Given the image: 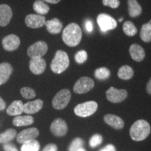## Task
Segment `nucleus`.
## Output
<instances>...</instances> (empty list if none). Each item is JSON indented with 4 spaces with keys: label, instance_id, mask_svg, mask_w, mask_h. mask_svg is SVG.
<instances>
[{
    "label": "nucleus",
    "instance_id": "obj_22",
    "mask_svg": "<svg viewBox=\"0 0 151 151\" xmlns=\"http://www.w3.org/2000/svg\"><path fill=\"white\" fill-rule=\"evenodd\" d=\"M127 8L129 15L132 18L140 16L142 13V7L137 0H127Z\"/></svg>",
    "mask_w": 151,
    "mask_h": 151
},
{
    "label": "nucleus",
    "instance_id": "obj_10",
    "mask_svg": "<svg viewBox=\"0 0 151 151\" xmlns=\"http://www.w3.org/2000/svg\"><path fill=\"white\" fill-rule=\"evenodd\" d=\"M39 135V131L37 128H28L20 132L16 136V140L19 143L23 144L24 143L29 142L30 141L35 140Z\"/></svg>",
    "mask_w": 151,
    "mask_h": 151
},
{
    "label": "nucleus",
    "instance_id": "obj_28",
    "mask_svg": "<svg viewBox=\"0 0 151 151\" xmlns=\"http://www.w3.org/2000/svg\"><path fill=\"white\" fill-rule=\"evenodd\" d=\"M140 37L142 39V41L146 43H148L151 41V28L148 23L143 24L142 27H141Z\"/></svg>",
    "mask_w": 151,
    "mask_h": 151
},
{
    "label": "nucleus",
    "instance_id": "obj_2",
    "mask_svg": "<svg viewBox=\"0 0 151 151\" xmlns=\"http://www.w3.org/2000/svg\"><path fill=\"white\" fill-rule=\"evenodd\" d=\"M150 131V125L148 122L145 120H139L134 122L130 127L129 134L132 140L141 141L148 137Z\"/></svg>",
    "mask_w": 151,
    "mask_h": 151
},
{
    "label": "nucleus",
    "instance_id": "obj_23",
    "mask_svg": "<svg viewBox=\"0 0 151 151\" xmlns=\"http://www.w3.org/2000/svg\"><path fill=\"white\" fill-rule=\"evenodd\" d=\"M35 119L31 116H17L13 120V124L16 127H22L33 124Z\"/></svg>",
    "mask_w": 151,
    "mask_h": 151
},
{
    "label": "nucleus",
    "instance_id": "obj_21",
    "mask_svg": "<svg viewBox=\"0 0 151 151\" xmlns=\"http://www.w3.org/2000/svg\"><path fill=\"white\" fill-rule=\"evenodd\" d=\"M23 103L20 100H15L6 109L7 114L9 116H20L23 112Z\"/></svg>",
    "mask_w": 151,
    "mask_h": 151
},
{
    "label": "nucleus",
    "instance_id": "obj_16",
    "mask_svg": "<svg viewBox=\"0 0 151 151\" xmlns=\"http://www.w3.org/2000/svg\"><path fill=\"white\" fill-rule=\"evenodd\" d=\"M129 52L132 59L138 62L143 61L146 56L144 49L137 43H133L130 46Z\"/></svg>",
    "mask_w": 151,
    "mask_h": 151
},
{
    "label": "nucleus",
    "instance_id": "obj_13",
    "mask_svg": "<svg viewBox=\"0 0 151 151\" xmlns=\"http://www.w3.org/2000/svg\"><path fill=\"white\" fill-rule=\"evenodd\" d=\"M2 46L7 51H14L20 45V39L16 35H9L2 39Z\"/></svg>",
    "mask_w": 151,
    "mask_h": 151
},
{
    "label": "nucleus",
    "instance_id": "obj_36",
    "mask_svg": "<svg viewBox=\"0 0 151 151\" xmlns=\"http://www.w3.org/2000/svg\"><path fill=\"white\" fill-rule=\"evenodd\" d=\"M4 149L5 151H18V149L14 144L7 143L4 145Z\"/></svg>",
    "mask_w": 151,
    "mask_h": 151
},
{
    "label": "nucleus",
    "instance_id": "obj_4",
    "mask_svg": "<svg viewBox=\"0 0 151 151\" xmlns=\"http://www.w3.org/2000/svg\"><path fill=\"white\" fill-rule=\"evenodd\" d=\"M98 109V104L94 101H89L79 104L73 109L76 116L81 118H86L93 115Z\"/></svg>",
    "mask_w": 151,
    "mask_h": 151
},
{
    "label": "nucleus",
    "instance_id": "obj_18",
    "mask_svg": "<svg viewBox=\"0 0 151 151\" xmlns=\"http://www.w3.org/2000/svg\"><path fill=\"white\" fill-rule=\"evenodd\" d=\"M46 27L47 31L52 35H58L62 32L63 24L58 18H52L51 20H46Z\"/></svg>",
    "mask_w": 151,
    "mask_h": 151
},
{
    "label": "nucleus",
    "instance_id": "obj_1",
    "mask_svg": "<svg viewBox=\"0 0 151 151\" xmlns=\"http://www.w3.org/2000/svg\"><path fill=\"white\" fill-rule=\"evenodd\" d=\"M82 29L77 23L71 22L66 26L62 32V40L69 47L78 46L82 39Z\"/></svg>",
    "mask_w": 151,
    "mask_h": 151
},
{
    "label": "nucleus",
    "instance_id": "obj_9",
    "mask_svg": "<svg viewBox=\"0 0 151 151\" xmlns=\"http://www.w3.org/2000/svg\"><path fill=\"white\" fill-rule=\"evenodd\" d=\"M128 93L127 90L124 89H117V88L111 87L106 92V96L107 99L111 103H120L124 101L127 97Z\"/></svg>",
    "mask_w": 151,
    "mask_h": 151
},
{
    "label": "nucleus",
    "instance_id": "obj_37",
    "mask_svg": "<svg viewBox=\"0 0 151 151\" xmlns=\"http://www.w3.org/2000/svg\"><path fill=\"white\" fill-rule=\"evenodd\" d=\"M85 28L88 32H92V30H93V24H92V20H86V23H85Z\"/></svg>",
    "mask_w": 151,
    "mask_h": 151
},
{
    "label": "nucleus",
    "instance_id": "obj_14",
    "mask_svg": "<svg viewBox=\"0 0 151 151\" xmlns=\"http://www.w3.org/2000/svg\"><path fill=\"white\" fill-rule=\"evenodd\" d=\"M46 68V60L43 58H31L29 61L30 71L35 75H41L44 72Z\"/></svg>",
    "mask_w": 151,
    "mask_h": 151
},
{
    "label": "nucleus",
    "instance_id": "obj_20",
    "mask_svg": "<svg viewBox=\"0 0 151 151\" xmlns=\"http://www.w3.org/2000/svg\"><path fill=\"white\" fill-rule=\"evenodd\" d=\"M43 102L41 99H36L35 101H29L23 105V112L27 114L37 113L42 109Z\"/></svg>",
    "mask_w": 151,
    "mask_h": 151
},
{
    "label": "nucleus",
    "instance_id": "obj_32",
    "mask_svg": "<svg viewBox=\"0 0 151 151\" xmlns=\"http://www.w3.org/2000/svg\"><path fill=\"white\" fill-rule=\"evenodd\" d=\"M84 142L81 138H76L71 142L70 146L69 148V151H77L78 149L83 148Z\"/></svg>",
    "mask_w": 151,
    "mask_h": 151
},
{
    "label": "nucleus",
    "instance_id": "obj_24",
    "mask_svg": "<svg viewBox=\"0 0 151 151\" xmlns=\"http://www.w3.org/2000/svg\"><path fill=\"white\" fill-rule=\"evenodd\" d=\"M33 9L37 14L44 16L50 11V7L42 0H36L33 4Z\"/></svg>",
    "mask_w": 151,
    "mask_h": 151
},
{
    "label": "nucleus",
    "instance_id": "obj_11",
    "mask_svg": "<svg viewBox=\"0 0 151 151\" xmlns=\"http://www.w3.org/2000/svg\"><path fill=\"white\" fill-rule=\"evenodd\" d=\"M46 22L45 16L39 14H29L24 19V22L27 27L32 29L43 27L46 24Z\"/></svg>",
    "mask_w": 151,
    "mask_h": 151
},
{
    "label": "nucleus",
    "instance_id": "obj_35",
    "mask_svg": "<svg viewBox=\"0 0 151 151\" xmlns=\"http://www.w3.org/2000/svg\"><path fill=\"white\" fill-rule=\"evenodd\" d=\"M102 4L105 6H109L115 9L118 8L120 2L119 0H102Z\"/></svg>",
    "mask_w": 151,
    "mask_h": 151
},
{
    "label": "nucleus",
    "instance_id": "obj_12",
    "mask_svg": "<svg viewBox=\"0 0 151 151\" xmlns=\"http://www.w3.org/2000/svg\"><path fill=\"white\" fill-rule=\"evenodd\" d=\"M50 131L56 137H63L68 132L67 122L61 118H57L50 124Z\"/></svg>",
    "mask_w": 151,
    "mask_h": 151
},
{
    "label": "nucleus",
    "instance_id": "obj_5",
    "mask_svg": "<svg viewBox=\"0 0 151 151\" xmlns=\"http://www.w3.org/2000/svg\"><path fill=\"white\" fill-rule=\"evenodd\" d=\"M71 94L68 89H62L57 93L52 101V105L55 109L62 110L66 108L71 100Z\"/></svg>",
    "mask_w": 151,
    "mask_h": 151
},
{
    "label": "nucleus",
    "instance_id": "obj_8",
    "mask_svg": "<svg viewBox=\"0 0 151 151\" xmlns=\"http://www.w3.org/2000/svg\"><path fill=\"white\" fill-rule=\"evenodd\" d=\"M97 22L100 29L104 32L116 29L117 27L116 20L106 14H100L98 15Z\"/></svg>",
    "mask_w": 151,
    "mask_h": 151
},
{
    "label": "nucleus",
    "instance_id": "obj_26",
    "mask_svg": "<svg viewBox=\"0 0 151 151\" xmlns=\"http://www.w3.org/2000/svg\"><path fill=\"white\" fill-rule=\"evenodd\" d=\"M17 136V132L14 129H9L0 134V143H7L12 141Z\"/></svg>",
    "mask_w": 151,
    "mask_h": 151
},
{
    "label": "nucleus",
    "instance_id": "obj_19",
    "mask_svg": "<svg viewBox=\"0 0 151 151\" xmlns=\"http://www.w3.org/2000/svg\"><path fill=\"white\" fill-rule=\"evenodd\" d=\"M13 72V67L8 62L0 64V86L6 83Z\"/></svg>",
    "mask_w": 151,
    "mask_h": 151
},
{
    "label": "nucleus",
    "instance_id": "obj_30",
    "mask_svg": "<svg viewBox=\"0 0 151 151\" xmlns=\"http://www.w3.org/2000/svg\"><path fill=\"white\" fill-rule=\"evenodd\" d=\"M111 71L106 67L98 68L94 71V76L99 80H105L109 78Z\"/></svg>",
    "mask_w": 151,
    "mask_h": 151
},
{
    "label": "nucleus",
    "instance_id": "obj_41",
    "mask_svg": "<svg viewBox=\"0 0 151 151\" xmlns=\"http://www.w3.org/2000/svg\"><path fill=\"white\" fill-rule=\"evenodd\" d=\"M146 92L148 94H151V78H150V80L148 81V82L147 83Z\"/></svg>",
    "mask_w": 151,
    "mask_h": 151
},
{
    "label": "nucleus",
    "instance_id": "obj_34",
    "mask_svg": "<svg viewBox=\"0 0 151 151\" xmlns=\"http://www.w3.org/2000/svg\"><path fill=\"white\" fill-rule=\"evenodd\" d=\"M88 59V53L86 50H81L75 55V60L78 64H83Z\"/></svg>",
    "mask_w": 151,
    "mask_h": 151
},
{
    "label": "nucleus",
    "instance_id": "obj_27",
    "mask_svg": "<svg viewBox=\"0 0 151 151\" xmlns=\"http://www.w3.org/2000/svg\"><path fill=\"white\" fill-rule=\"evenodd\" d=\"M122 30L126 35L129 37H133L137 33V29L132 21L127 20L123 23L122 25Z\"/></svg>",
    "mask_w": 151,
    "mask_h": 151
},
{
    "label": "nucleus",
    "instance_id": "obj_15",
    "mask_svg": "<svg viewBox=\"0 0 151 151\" xmlns=\"http://www.w3.org/2000/svg\"><path fill=\"white\" fill-rule=\"evenodd\" d=\"M13 17V11L9 5H0V26L6 27L9 24Z\"/></svg>",
    "mask_w": 151,
    "mask_h": 151
},
{
    "label": "nucleus",
    "instance_id": "obj_43",
    "mask_svg": "<svg viewBox=\"0 0 151 151\" xmlns=\"http://www.w3.org/2000/svg\"><path fill=\"white\" fill-rule=\"evenodd\" d=\"M77 151H86V150H85L83 148H81L80 149H78V150Z\"/></svg>",
    "mask_w": 151,
    "mask_h": 151
},
{
    "label": "nucleus",
    "instance_id": "obj_40",
    "mask_svg": "<svg viewBox=\"0 0 151 151\" xmlns=\"http://www.w3.org/2000/svg\"><path fill=\"white\" fill-rule=\"evenodd\" d=\"M6 102L4 101V99L0 97V111H3L6 109Z\"/></svg>",
    "mask_w": 151,
    "mask_h": 151
},
{
    "label": "nucleus",
    "instance_id": "obj_29",
    "mask_svg": "<svg viewBox=\"0 0 151 151\" xmlns=\"http://www.w3.org/2000/svg\"><path fill=\"white\" fill-rule=\"evenodd\" d=\"M39 149L40 144L37 140H32L24 143L21 147V151H39Z\"/></svg>",
    "mask_w": 151,
    "mask_h": 151
},
{
    "label": "nucleus",
    "instance_id": "obj_45",
    "mask_svg": "<svg viewBox=\"0 0 151 151\" xmlns=\"http://www.w3.org/2000/svg\"><path fill=\"white\" fill-rule=\"evenodd\" d=\"M122 18H120V20H119V22H121V21H122Z\"/></svg>",
    "mask_w": 151,
    "mask_h": 151
},
{
    "label": "nucleus",
    "instance_id": "obj_31",
    "mask_svg": "<svg viewBox=\"0 0 151 151\" xmlns=\"http://www.w3.org/2000/svg\"><path fill=\"white\" fill-rule=\"evenodd\" d=\"M20 94L24 99H31L36 97V92L32 88L29 87H24L20 89Z\"/></svg>",
    "mask_w": 151,
    "mask_h": 151
},
{
    "label": "nucleus",
    "instance_id": "obj_44",
    "mask_svg": "<svg viewBox=\"0 0 151 151\" xmlns=\"http://www.w3.org/2000/svg\"><path fill=\"white\" fill-rule=\"evenodd\" d=\"M148 25L150 26V27L151 28V20H150V21H149V22H148Z\"/></svg>",
    "mask_w": 151,
    "mask_h": 151
},
{
    "label": "nucleus",
    "instance_id": "obj_7",
    "mask_svg": "<svg viewBox=\"0 0 151 151\" xmlns=\"http://www.w3.org/2000/svg\"><path fill=\"white\" fill-rule=\"evenodd\" d=\"M48 44L43 41H39L27 48V54L31 58H42L48 51Z\"/></svg>",
    "mask_w": 151,
    "mask_h": 151
},
{
    "label": "nucleus",
    "instance_id": "obj_38",
    "mask_svg": "<svg viewBox=\"0 0 151 151\" xmlns=\"http://www.w3.org/2000/svg\"><path fill=\"white\" fill-rule=\"evenodd\" d=\"M42 151H58V146L54 143H50L47 145Z\"/></svg>",
    "mask_w": 151,
    "mask_h": 151
},
{
    "label": "nucleus",
    "instance_id": "obj_33",
    "mask_svg": "<svg viewBox=\"0 0 151 151\" xmlns=\"http://www.w3.org/2000/svg\"><path fill=\"white\" fill-rule=\"evenodd\" d=\"M103 141L102 136L99 134H95L90 139V146L92 148H95L98 146H99Z\"/></svg>",
    "mask_w": 151,
    "mask_h": 151
},
{
    "label": "nucleus",
    "instance_id": "obj_39",
    "mask_svg": "<svg viewBox=\"0 0 151 151\" xmlns=\"http://www.w3.org/2000/svg\"><path fill=\"white\" fill-rule=\"evenodd\" d=\"M100 151H116L115 146L112 144H109L103 148Z\"/></svg>",
    "mask_w": 151,
    "mask_h": 151
},
{
    "label": "nucleus",
    "instance_id": "obj_6",
    "mask_svg": "<svg viewBox=\"0 0 151 151\" xmlns=\"http://www.w3.org/2000/svg\"><path fill=\"white\" fill-rule=\"evenodd\" d=\"M94 81L88 76H82L73 86V92L76 94H85L90 92L94 87Z\"/></svg>",
    "mask_w": 151,
    "mask_h": 151
},
{
    "label": "nucleus",
    "instance_id": "obj_42",
    "mask_svg": "<svg viewBox=\"0 0 151 151\" xmlns=\"http://www.w3.org/2000/svg\"><path fill=\"white\" fill-rule=\"evenodd\" d=\"M46 3L51 4H56L59 3L61 0H42Z\"/></svg>",
    "mask_w": 151,
    "mask_h": 151
},
{
    "label": "nucleus",
    "instance_id": "obj_17",
    "mask_svg": "<svg viewBox=\"0 0 151 151\" xmlns=\"http://www.w3.org/2000/svg\"><path fill=\"white\" fill-rule=\"evenodd\" d=\"M105 122L116 129H121L124 127V122L120 117L113 114L105 115L104 117Z\"/></svg>",
    "mask_w": 151,
    "mask_h": 151
},
{
    "label": "nucleus",
    "instance_id": "obj_25",
    "mask_svg": "<svg viewBox=\"0 0 151 151\" xmlns=\"http://www.w3.org/2000/svg\"><path fill=\"white\" fill-rule=\"evenodd\" d=\"M134 69L129 65H123L119 69L118 76L122 80H129L134 76Z\"/></svg>",
    "mask_w": 151,
    "mask_h": 151
},
{
    "label": "nucleus",
    "instance_id": "obj_3",
    "mask_svg": "<svg viewBox=\"0 0 151 151\" xmlns=\"http://www.w3.org/2000/svg\"><path fill=\"white\" fill-rule=\"evenodd\" d=\"M69 64L70 62L67 52L59 50L56 52L53 60L50 63V69L52 72L60 74L69 67Z\"/></svg>",
    "mask_w": 151,
    "mask_h": 151
}]
</instances>
